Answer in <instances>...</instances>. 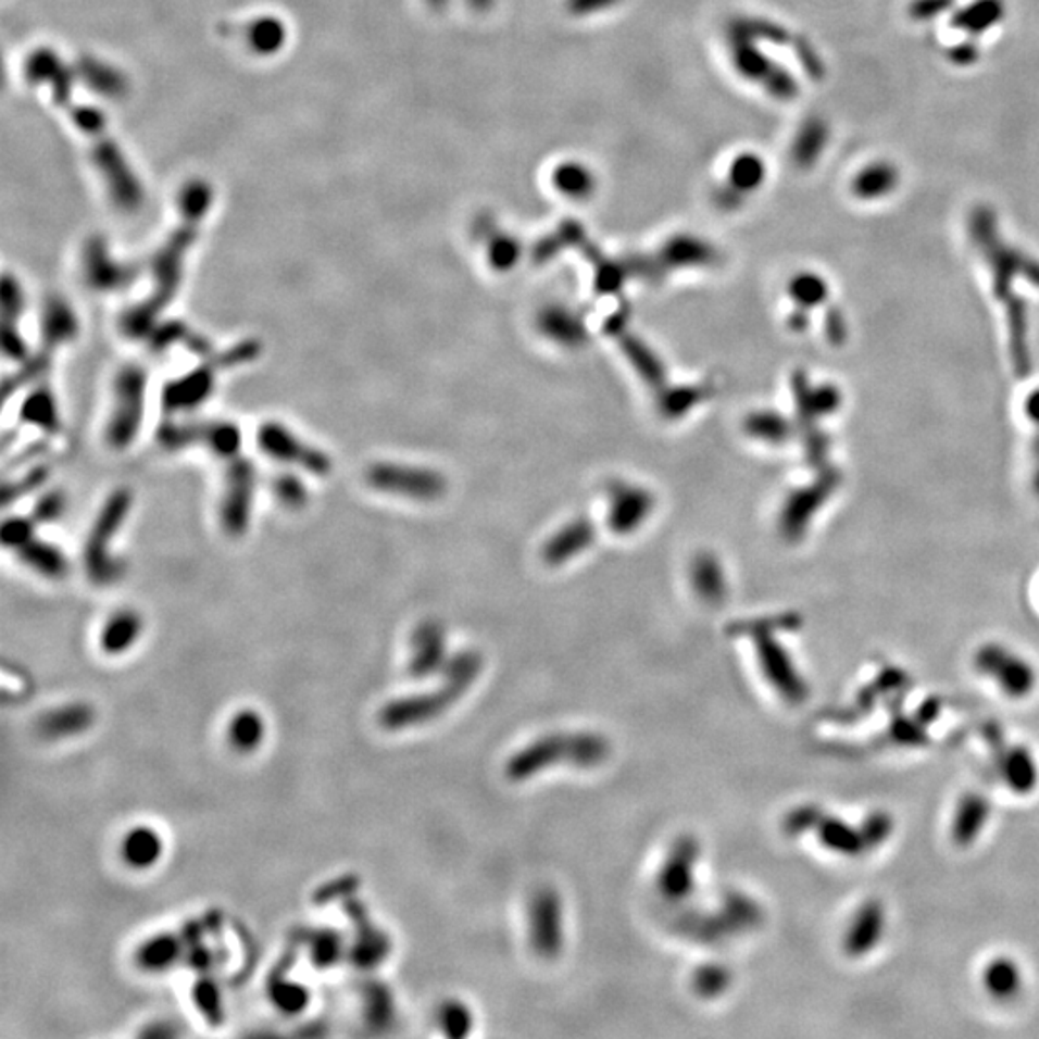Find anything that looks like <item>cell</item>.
<instances>
[{
	"mask_svg": "<svg viewBox=\"0 0 1039 1039\" xmlns=\"http://www.w3.org/2000/svg\"><path fill=\"white\" fill-rule=\"evenodd\" d=\"M481 672V656L461 653L445 664L443 681L439 688L420 696L397 699L379 713V722L387 729H404L434 721L461 699Z\"/></svg>",
	"mask_w": 1039,
	"mask_h": 1039,
	"instance_id": "obj_1",
	"label": "cell"
},
{
	"mask_svg": "<svg viewBox=\"0 0 1039 1039\" xmlns=\"http://www.w3.org/2000/svg\"><path fill=\"white\" fill-rule=\"evenodd\" d=\"M611 754V743L599 734H551L512 754L504 774L512 781H526L556 764L596 768Z\"/></svg>",
	"mask_w": 1039,
	"mask_h": 1039,
	"instance_id": "obj_2",
	"label": "cell"
},
{
	"mask_svg": "<svg viewBox=\"0 0 1039 1039\" xmlns=\"http://www.w3.org/2000/svg\"><path fill=\"white\" fill-rule=\"evenodd\" d=\"M729 60L739 76L763 87L778 101H793L799 95V84L788 70L768 59L756 41L743 35L728 34Z\"/></svg>",
	"mask_w": 1039,
	"mask_h": 1039,
	"instance_id": "obj_3",
	"label": "cell"
},
{
	"mask_svg": "<svg viewBox=\"0 0 1039 1039\" xmlns=\"http://www.w3.org/2000/svg\"><path fill=\"white\" fill-rule=\"evenodd\" d=\"M147 376L141 368L129 366L117 374L114 414L110 418L109 441L116 449H124L134 441L141 426L145 406Z\"/></svg>",
	"mask_w": 1039,
	"mask_h": 1039,
	"instance_id": "obj_4",
	"label": "cell"
},
{
	"mask_svg": "<svg viewBox=\"0 0 1039 1039\" xmlns=\"http://www.w3.org/2000/svg\"><path fill=\"white\" fill-rule=\"evenodd\" d=\"M529 941L536 955L556 959L564 946L561 896L551 888L537 891L529 905Z\"/></svg>",
	"mask_w": 1039,
	"mask_h": 1039,
	"instance_id": "obj_5",
	"label": "cell"
},
{
	"mask_svg": "<svg viewBox=\"0 0 1039 1039\" xmlns=\"http://www.w3.org/2000/svg\"><path fill=\"white\" fill-rule=\"evenodd\" d=\"M127 506H129L127 493H117L110 501V504H107L101 518L97 520L91 539L87 543V553H85L87 571L91 574V578L99 584H110L112 579H116L117 571H120V564L112 561L110 554H107V551H109L107 543L110 546L112 537L116 536L117 526L122 524V520L126 516Z\"/></svg>",
	"mask_w": 1039,
	"mask_h": 1039,
	"instance_id": "obj_6",
	"label": "cell"
},
{
	"mask_svg": "<svg viewBox=\"0 0 1039 1039\" xmlns=\"http://www.w3.org/2000/svg\"><path fill=\"white\" fill-rule=\"evenodd\" d=\"M976 666L978 671L996 679L999 688L1003 689L1006 696L1021 699V697L1030 696L1036 688L1038 678H1036L1034 666L1021 656L1006 651L1005 647H981L976 654Z\"/></svg>",
	"mask_w": 1039,
	"mask_h": 1039,
	"instance_id": "obj_7",
	"label": "cell"
},
{
	"mask_svg": "<svg viewBox=\"0 0 1039 1039\" xmlns=\"http://www.w3.org/2000/svg\"><path fill=\"white\" fill-rule=\"evenodd\" d=\"M728 34L743 35L754 41H768L779 47H789L796 51L799 62H803L809 76L814 79L824 76V64L818 52L814 51L813 45L774 22H766L761 17H736L728 26Z\"/></svg>",
	"mask_w": 1039,
	"mask_h": 1039,
	"instance_id": "obj_8",
	"label": "cell"
},
{
	"mask_svg": "<svg viewBox=\"0 0 1039 1039\" xmlns=\"http://www.w3.org/2000/svg\"><path fill=\"white\" fill-rule=\"evenodd\" d=\"M759 663L763 668V674L768 679L772 688L778 691L788 703H805L809 696V686H806L803 676L797 672L796 664L791 663L788 651L778 646L772 637H759Z\"/></svg>",
	"mask_w": 1039,
	"mask_h": 1039,
	"instance_id": "obj_9",
	"label": "cell"
},
{
	"mask_svg": "<svg viewBox=\"0 0 1039 1039\" xmlns=\"http://www.w3.org/2000/svg\"><path fill=\"white\" fill-rule=\"evenodd\" d=\"M259 443L264 449V453H268L272 459L297 464L312 474L324 476L331 468V462L326 454L312 449L311 445L302 443L299 437L284 428L281 424L262 426L259 431Z\"/></svg>",
	"mask_w": 1039,
	"mask_h": 1039,
	"instance_id": "obj_10",
	"label": "cell"
},
{
	"mask_svg": "<svg viewBox=\"0 0 1039 1039\" xmlns=\"http://www.w3.org/2000/svg\"><path fill=\"white\" fill-rule=\"evenodd\" d=\"M699 843L696 839L679 838L668 853L666 863L659 872V891L666 899L676 901L688 897L696 888V866L699 861Z\"/></svg>",
	"mask_w": 1039,
	"mask_h": 1039,
	"instance_id": "obj_11",
	"label": "cell"
},
{
	"mask_svg": "<svg viewBox=\"0 0 1039 1039\" xmlns=\"http://www.w3.org/2000/svg\"><path fill=\"white\" fill-rule=\"evenodd\" d=\"M368 481L377 489L389 493L411 495V497H436L441 493V479L426 470L406 468L395 464H377L368 472Z\"/></svg>",
	"mask_w": 1039,
	"mask_h": 1039,
	"instance_id": "obj_12",
	"label": "cell"
},
{
	"mask_svg": "<svg viewBox=\"0 0 1039 1039\" xmlns=\"http://www.w3.org/2000/svg\"><path fill=\"white\" fill-rule=\"evenodd\" d=\"M252 491H254V472L249 462H235L234 468L227 478L222 520L227 534H243L249 512H251Z\"/></svg>",
	"mask_w": 1039,
	"mask_h": 1039,
	"instance_id": "obj_13",
	"label": "cell"
},
{
	"mask_svg": "<svg viewBox=\"0 0 1039 1039\" xmlns=\"http://www.w3.org/2000/svg\"><path fill=\"white\" fill-rule=\"evenodd\" d=\"M162 441L168 447H185V445L199 443L209 445L212 451L226 456H234L239 449V431L229 424H209V426H185L176 428L168 426L162 431Z\"/></svg>",
	"mask_w": 1039,
	"mask_h": 1039,
	"instance_id": "obj_14",
	"label": "cell"
},
{
	"mask_svg": "<svg viewBox=\"0 0 1039 1039\" xmlns=\"http://www.w3.org/2000/svg\"><path fill=\"white\" fill-rule=\"evenodd\" d=\"M886 909L880 901L872 899L856 911L846 936V951L851 956L868 955L884 938Z\"/></svg>",
	"mask_w": 1039,
	"mask_h": 1039,
	"instance_id": "obj_15",
	"label": "cell"
},
{
	"mask_svg": "<svg viewBox=\"0 0 1039 1039\" xmlns=\"http://www.w3.org/2000/svg\"><path fill=\"white\" fill-rule=\"evenodd\" d=\"M92 721L95 716L89 704L72 703L42 714L37 728L45 738L66 739L87 731L91 728Z\"/></svg>",
	"mask_w": 1039,
	"mask_h": 1039,
	"instance_id": "obj_16",
	"label": "cell"
},
{
	"mask_svg": "<svg viewBox=\"0 0 1039 1039\" xmlns=\"http://www.w3.org/2000/svg\"><path fill=\"white\" fill-rule=\"evenodd\" d=\"M445 659V636L436 622H426L420 626L412 641L411 674L416 678L429 676L436 672Z\"/></svg>",
	"mask_w": 1039,
	"mask_h": 1039,
	"instance_id": "obj_17",
	"label": "cell"
},
{
	"mask_svg": "<svg viewBox=\"0 0 1039 1039\" xmlns=\"http://www.w3.org/2000/svg\"><path fill=\"white\" fill-rule=\"evenodd\" d=\"M899 181H901V174L896 164H891L888 160H880V162H872L856 174L851 184V191L856 199L876 201L893 193Z\"/></svg>",
	"mask_w": 1039,
	"mask_h": 1039,
	"instance_id": "obj_18",
	"label": "cell"
},
{
	"mask_svg": "<svg viewBox=\"0 0 1039 1039\" xmlns=\"http://www.w3.org/2000/svg\"><path fill=\"white\" fill-rule=\"evenodd\" d=\"M813 830L818 831L822 846L841 855L856 856L866 851L863 831L855 830L853 826L839 821L836 816H828L821 811L818 818L814 822Z\"/></svg>",
	"mask_w": 1039,
	"mask_h": 1039,
	"instance_id": "obj_19",
	"label": "cell"
},
{
	"mask_svg": "<svg viewBox=\"0 0 1039 1039\" xmlns=\"http://www.w3.org/2000/svg\"><path fill=\"white\" fill-rule=\"evenodd\" d=\"M828 139H830V132L822 117L814 116L805 120L791 145V160L797 168H813L821 159L822 152L826 151Z\"/></svg>",
	"mask_w": 1039,
	"mask_h": 1039,
	"instance_id": "obj_20",
	"label": "cell"
},
{
	"mask_svg": "<svg viewBox=\"0 0 1039 1039\" xmlns=\"http://www.w3.org/2000/svg\"><path fill=\"white\" fill-rule=\"evenodd\" d=\"M991 805L980 793H968L956 809L953 821V841L956 846H973L988 822Z\"/></svg>",
	"mask_w": 1039,
	"mask_h": 1039,
	"instance_id": "obj_21",
	"label": "cell"
},
{
	"mask_svg": "<svg viewBox=\"0 0 1039 1039\" xmlns=\"http://www.w3.org/2000/svg\"><path fill=\"white\" fill-rule=\"evenodd\" d=\"M554 189L572 201H587L596 193L597 176L579 160H564L553 170Z\"/></svg>",
	"mask_w": 1039,
	"mask_h": 1039,
	"instance_id": "obj_22",
	"label": "cell"
},
{
	"mask_svg": "<svg viewBox=\"0 0 1039 1039\" xmlns=\"http://www.w3.org/2000/svg\"><path fill=\"white\" fill-rule=\"evenodd\" d=\"M162 851H164V843L159 831L152 830L149 826L134 828L122 841V859L132 868H139V871L151 868L152 864L159 863Z\"/></svg>",
	"mask_w": 1039,
	"mask_h": 1039,
	"instance_id": "obj_23",
	"label": "cell"
},
{
	"mask_svg": "<svg viewBox=\"0 0 1039 1039\" xmlns=\"http://www.w3.org/2000/svg\"><path fill=\"white\" fill-rule=\"evenodd\" d=\"M1005 17V0H974L973 4L955 12L951 26L968 35H981L998 26Z\"/></svg>",
	"mask_w": 1039,
	"mask_h": 1039,
	"instance_id": "obj_24",
	"label": "cell"
},
{
	"mask_svg": "<svg viewBox=\"0 0 1039 1039\" xmlns=\"http://www.w3.org/2000/svg\"><path fill=\"white\" fill-rule=\"evenodd\" d=\"M984 984L991 998L1001 999V1001L1016 998L1023 989L1021 966L1006 956L993 959L984 971Z\"/></svg>",
	"mask_w": 1039,
	"mask_h": 1039,
	"instance_id": "obj_25",
	"label": "cell"
},
{
	"mask_svg": "<svg viewBox=\"0 0 1039 1039\" xmlns=\"http://www.w3.org/2000/svg\"><path fill=\"white\" fill-rule=\"evenodd\" d=\"M143 622L135 612L124 611L114 614L102 629L101 647L104 653L120 654L134 646L141 636Z\"/></svg>",
	"mask_w": 1039,
	"mask_h": 1039,
	"instance_id": "obj_26",
	"label": "cell"
},
{
	"mask_svg": "<svg viewBox=\"0 0 1039 1039\" xmlns=\"http://www.w3.org/2000/svg\"><path fill=\"white\" fill-rule=\"evenodd\" d=\"M266 726L264 718L256 711L245 709L235 714L227 726V739L229 746L234 747L237 753H252L259 749L260 743L264 741Z\"/></svg>",
	"mask_w": 1039,
	"mask_h": 1039,
	"instance_id": "obj_27",
	"label": "cell"
},
{
	"mask_svg": "<svg viewBox=\"0 0 1039 1039\" xmlns=\"http://www.w3.org/2000/svg\"><path fill=\"white\" fill-rule=\"evenodd\" d=\"M714 256L713 245L689 235L674 237L663 249V260L671 266H704L711 264Z\"/></svg>",
	"mask_w": 1039,
	"mask_h": 1039,
	"instance_id": "obj_28",
	"label": "cell"
},
{
	"mask_svg": "<svg viewBox=\"0 0 1039 1039\" xmlns=\"http://www.w3.org/2000/svg\"><path fill=\"white\" fill-rule=\"evenodd\" d=\"M1001 771H1003V776H1005V781L1011 786V789L1018 791V793H1028L1031 789L1036 788L1038 784V766H1036V761L1031 756L1028 749L1024 747H1013L1009 753L1005 754L1003 763H999Z\"/></svg>",
	"mask_w": 1039,
	"mask_h": 1039,
	"instance_id": "obj_29",
	"label": "cell"
},
{
	"mask_svg": "<svg viewBox=\"0 0 1039 1039\" xmlns=\"http://www.w3.org/2000/svg\"><path fill=\"white\" fill-rule=\"evenodd\" d=\"M766 164L754 152H741L731 160L728 168V185L738 189L741 195H749L761 189L766 181Z\"/></svg>",
	"mask_w": 1039,
	"mask_h": 1039,
	"instance_id": "obj_30",
	"label": "cell"
},
{
	"mask_svg": "<svg viewBox=\"0 0 1039 1039\" xmlns=\"http://www.w3.org/2000/svg\"><path fill=\"white\" fill-rule=\"evenodd\" d=\"M649 497L637 489H622L614 495L612 501L611 520L612 526L618 529H628L637 526L641 520L646 518V512H649Z\"/></svg>",
	"mask_w": 1039,
	"mask_h": 1039,
	"instance_id": "obj_31",
	"label": "cell"
},
{
	"mask_svg": "<svg viewBox=\"0 0 1039 1039\" xmlns=\"http://www.w3.org/2000/svg\"><path fill=\"white\" fill-rule=\"evenodd\" d=\"M176 955V939L170 938V936H159V938L149 939L143 948L139 949L137 961L147 971H162V968H166L174 963Z\"/></svg>",
	"mask_w": 1039,
	"mask_h": 1039,
	"instance_id": "obj_32",
	"label": "cell"
},
{
	"mask_svg": "<svg viewBox=\"0 0 1039 1039\" xmlns=\"http://www.w3.org/2000/svg\"><path fill=\"white\" fill-rule=\"evenodd\" d=\"M20 549H24V561L34 566L35 571L42 572L47 576H52V578H59L60 574H64V566L66 562L60 556L59 551H54L52 547L49 546H37V543H29L26 541L24 546H20Z\"/></svg>",
	"mask_w": 1039,
	"mask_h": 1039,
	"instance_id": "obj_33",
	"label": "cell"
},
{
	"mask_svg": "<svg viewBox=\"0 0 1039 1039\" xmlns=\"http://www.w3.org/2000/svg\"><path fill=\"white\" fill-rule=\"evenodd\" d=\"M439 1024L447 1036L451 1038H461L472 1030V1014L468 1006L462 1005L459 1001H449L441 1006L439 1011Z\"/></svg>",
	"mask_w": 1039,
	"mask_h": 1039,
	"instance_id": "obj_34",
	"label": "cell"
},
{
	"mask_svg": "<svg viewBox=\"0 0 1039 1039\" xmlns=\"http://www.w3.org/2000/svg\"><path fill=\"white\" fill-rule=\"evenodd\" d=\"M487 256H489V262H491L493 268H512L520 259V243L511 235H493L489 239Z\"/></svg>",
	"mask_w": 1039,
	"mask_h": 1039,
	"instance_id": "obj_35",
	"label": "cell"
},
{
	"mask_svg": "<svg viewBox=\"0 0 1039 1039\" xmlns=\"http://www.w3.org/2000/svg\"><path fill=\"white\" fill-rule=\"evenodd\" d=\"M729 981H731V976H729L728 968L709 964L696 974L697 993L703 996V998L721 996L722 991H726V988H728Z\"/></svg>",
	"mask_w": 1039,
	"mask_h": 1039,
	"instance_id": "obj_36",
	"label": "cell"
},
{
	"mask_svg": "<svg viewBox=\"0 0 1039 1039\" xmlns=\"http://www.w3.org/2000/svg\"><path fill=\"white\" fill-rule=\"evenodd\" d=\"M828 293V287L824 284V279L821 276H814V274H799V276L791 281V295L796 297L797 302H803V304H816L821 302L824 297Z\"/></svg>",
	"mask_w": 1039,
	"mask_h": 1039,
	"instance_id": "obj_37",
	"label": "cell"
},
{
	"mask_svg": "<svg viewBox=\"0 0 1039 1039\" xmlns=\"http://www.w3.org/2000/svg\"><path fill=\"white\" fill-rule=\"evenodd\" d=\"M861 831H863L866 849H874V847L881 846V843L891 836V831H893V821H891V816H889L888 813L878 811V813H872L871 816L863 822Z\"/></svg>",
	"mask_w": 1039,
	"mask_h": 1039,
	"instance_id": "obj_38",
	"label": "cell"
},
{
	"mask_svg": "<svg viewBox=\"0 0 1039 1039\" xmlns=\"http://www.w3.org/2000/svg\"><path fill=\"white\" fill-rule=\"evenodd\" d=\"M697 589L706 601L722 599L721 572L716 568V564L711 561H701L699 572H697Z\"/></svg>",
	"mask_w": 1039,
	"mask_h": 1039,
	"instance_id": "obj_39",
	"label": "cell"
},
{
	"mask_svg": "<svg viewBox=\"0 0 1039 1039\" xmlns=\"http://www.w3.org/2000/svg\"><path fill=\"white\" fill-rule=\"evenodd\" d=\"M24 416L29 422H39L45 428H54L57 426V411L51 401V395H39L27 401L24 406Z\"/></svg>",
	"mask_w": 1039,
	"mask_h": 1039,
	"instance_id": "obj_40",
	"label": "cell"
},
{
	"mask_svg": "<svg viewBox=\"0 0 1039 1039\" xmlns=\"http://www.w3.org/2000/svg\"><path fill=\"white\" fill-rule=\"evenodd\" d=\"M312 955L318 966H329L341 955V938H337L334 931H324L316 938V943L312 948Z\"/></svg>",
	"mask_w": 1039,
	"mask_h": 1039,
	"instance_id": "obj_41",
	"label": "cell"
},
{
	"mask_svg": "<svg viewBox=\"0 0 1039 1039\" xmlns=\"http://www.w3.org/2000/svg\"><path fill=\"white\" fill-rule=\"evenodd\" d=\"M274 999H276V1005L281 1006V1011L286 1013H297L301 1011L304 1003H306V991L295 986V984H281L274 989Z\"/></svg>",
	"mask_w": 1039,
	"mask_h": 1039,
	"instance_id": "obj_42",
	"label": "cell"
},
{
	"mask_svg": "<svg viewBox=\"0 0 1039 1039\" xmlns=\"http://www.w3.org/2000/svg\"><path fill=\"white\" fill-rule=\"evenodd\" d=\"M622 0H566L564 7L571 12L572 16L586 17L596 16L601 12L618 7Z\"/></svg>",
	"mask_w": 1039,
	"mask_h": 1039,
	"instance_id": "obj_43",
	"label": "cell"
},
{
	"mask_svg": "<svg viewBox=\"0 0 1039 1039\" xmlns=\"http://www.w3.org/2000/svg\"><path fill=\"white\" fill-rule=\"evenodd\" d=\"M955 0H914L909 9L913 20H931L949 9H953Z\"/></svg>",
	"mask_w": 1039,
	"mask_h": 1039,
	"instance_id": "obj_44",
	"label": "cell"
},
{
	"mask_svg": "<svg viewBox=\"0 0 1039 1039\" xmlns=\"http://www.w3.org/2000/svg\"><path fill=\"white\" fill-rule=\"evenodd\" d=\"M589 537V529L587 526H578L576 529H571V534H562L561 539L562 547H556V549H549L551 551V559H562L566 554H574L578 549H581V543H576V539H587Z\"/></svg>",
	"mask_w": 1039,
	"mask_h": 1039,
	"instance_id": "obj_45",
	"label": "cell"
},
{
	"mask_svg": "<svg viewBox=\"0 0 1039 1039\" xmlns=\"http://www.w3.org/2000/svg\"><path fill=\"white\" fill-rule=\"evenodd\" d=\"M978 59H980V49L974 41L961 42L949 51V60L956 66H971Z\"/></svg>",
	"mask_w": 1039,
	"mask_h": 1039,
	"instance_id": "obj_46",
	"label": "cell"
},
{
	"mask_svg": "<svg viewBox=\"0 0 1039 1039\" xmlns=\"http://www.w3.org/2000/svg\"><path fill=\"white\" fill-rule=\"evenodd\" d=\"M277 495L284 503L289 504V506H297V504L302 503L304 499V491H302L301 484H297L293 479H281L279 486H277Z\"/></svg>",
	"mask_w": 1039,
	"mask_h": 1039,
	"instance_id": "obj_47",
	"label": "cell"
},
{
	"mask_svg": "<svg viewBox=\"0 0 1039 1039\" xmlns=\"http://www.w3.org/2000/svg\"><path fill=\"white\" fill-rule=\"evenodd\" d=\"M466 2H468L470 9L474 10V12L487 14L489 10H493L497 0H466Z\"/></svg>",
	"mask_w": 1039,
	"mask_h": 1039,
	"instance_id": "obj_48",
	"label": "cell"
},
{
	"mask_svg": "<svg viewBox=\"0 0 1039 1039\" xmlns=\"http://www.w3.org/2000/svg\"><path fill=\"white\" fill-rule=\"evenodd\" d=\"M428 2L429 4H434L436 9H441V7H445L449 0H428Z\"/></svg>",
	"mask_w": 1039,
	"mask_h": 1039,
	"instance_id": "obj_49",
	"label": "cell"
}]
</instances>
